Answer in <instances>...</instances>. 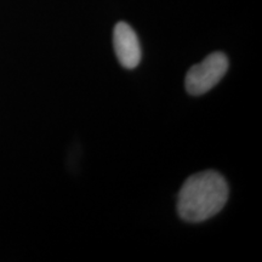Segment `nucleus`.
Returning a JSON list of instances; mask_svg holds the SVG:
<instances>
[{
    "label": "nucleus",
    "mask_w": 262,
    "mask_h": 262,
    "mask_svg": "<svg viewBox=\"0 0 262 262\" xmlns=\"http://www.w3.org/2000/svg\"><path fill=\"white\" fill-rule=\"evenodd\" d=\"M227 198L224 176L212 170L198 172L186 180L179 193V215L187 222L205 221L222 210Z\"/></svg>",
    "instance_id": "nucleus-1"
},
{
    "label": "nucleus",
    "mask_w": 262,
    "mask_h": 262,
    "mask_svg": "<svg viewBox=\"0 0 262 262\" xmlns=\"http://www.w3.org/2000/svg\"><path fill=\"white\" fill-rule=\"evenodd\" d=\"M228 70V60L224 52H212L199 63L193 66L186 75V90L199 96L219 84Z\"/></svg>",
    "instance_id": "nucleus-2"
},
{
    "label": "nucleus",
    "mask_w": 262,
    "mask_h": 262,
    "mask_svg": "<svg viewBox=\"0 0 262 262\" xmlns=\"http://www.w3.org/2000/svg\"><path fill=\"white\" fill-rule=\"evenodd\" d=\"M113 42L119 63L126 70L137 67L141 60V48L135 31L125 22H119L114 28Z\"/></svg>",
    "instance_id": "nucleus-3"
}]
</instances>
